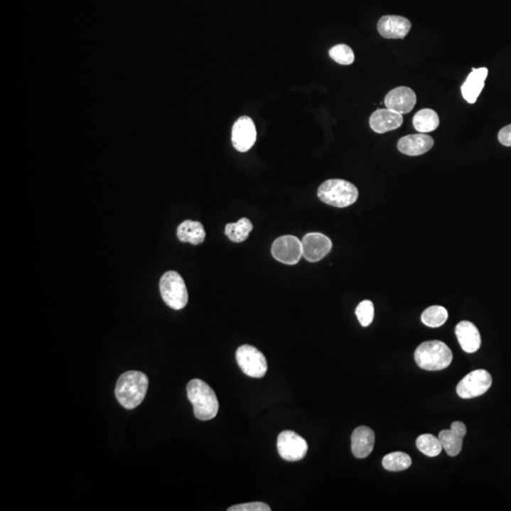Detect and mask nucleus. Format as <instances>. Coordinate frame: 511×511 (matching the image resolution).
<instances>
[{"label":"nucleus","mask_w":511,"mask_h":511,"mask_svg":"<svg viewBox=\"0 0 511 511\" xmlns=\"http://www.w3.org/2000/svg\"><path fill=\"white\" fill-rule=\"evenodd\" d=\"M466 434L467 428L461 421L453 422L450 430H443L439 433V439L447 455L456 456L461 453Z\"/></svg>","instance_id":"obj_14"},{"label":"nucleus","mask_w":511,"mask_h":511,"mask_svg":"<svg viewBox=\"0 0 511 511\" xmlns=\"http://www.w3.org/2000/svg\"><path fill=\"white\" fill-rule=\"evenodd\" d=\"M375 434L370 427L360 426L351 436V451L357 458H365L372 453Z\"/></svg>","instance_id":"obj_18"},{"label":"nucleus","mask_w":511,"mask_h":511,"mask_svg":"<svg viewBox=\"0 0 511 511\" xmlns=\"http://www.w3.org/2000/svg\"><path fill=\"white\" fill-rule=\"evenodd\" d=\"M188 398L193 405V412L200 421L215 418L219 402L213 388L202 380L193 379L188 384Z\"/></svg>","instance_id":"obj_2"},{"label":"nucleus","mask_w":511,"mask_h":511,"mask_svg":"<svg viewBox=\"0 0 511 511\" xmlns=\"http://www.w3.org/2000/svg\"><path fill=\"white\" fill-rule=\"evenodd\" d=\"M177 238L182 242H190L197 245L203 244L205 239L204 225L200 222L187 220L177 227Z\"/></svg>","instance_id":"obj_20"},{"label":"nucleus","mask_w":511,"mask_h":511,"mask_svg":"<svg viewBox=\"0 0 511 511\" xmlns=\"http://www.w3.org/2000/svg\"><path fill=\"white\" fill-rule=\"evenodd\" d=\"M415 361L424 370H442L453 361L452 350L441 341H427L419 345L415 351Z\"/></svg>","instance_id":"obj_3"},{"label":"nucleus","mask_w":511,"mask_h":511,"mask_svg":"<svg viewBox=\"0 0 511 511\" xmlns=\"http://www.w3.org/2000/svg\"><path fill=\"white\" fill-rule=\"evenodd\" d=\"M432 136L425 135L424 133L416 135H408L399 139L398 149L404 155L418 156L429 152L434 146Z\"/></svg>","instance_id":"obj_15"},{"label":"nucleus","mask_w":511,"mask_h":511,"mask_svg":"<svg viewBox=\"0 0 511 511\" xmlns=\"http://www.w3.org/2000/svg\"><path fill=\"white\" fill-rule=\"evenodd\" d=\"M414 128L419 133H429L435 131L439 125V117L436 111L425 108L419 110L413 118Z\"/></svg>","instance_id":"obj_21"},{"label":"nucleus","mask_w":511,"mask_h":511,"mask_svg":"<svg viewBox=\"0 0 511 511\" xmlns=\"http://www.w3.org/2000/svg\"><path fill=\"white\" fill-rule=\"evenodd\" d=\"M416 104V93L407 87L394 88L384 99L385 107L402 115L411 112Z\"/></svg>","instance_id":"obj_12"},{"label":"nucleus","mask_w":511,"mask_h":511,"mask_svg":"<svg viewBox=\"0 0 511 511\" xmlns=\"http://www.w3.org/2000/svg\"><path fill=\"white\" fill-rule=\"evenodd\" d=\"M253 230L252 222L249 219L242 218L237 222L227 224L225 227V235L233 242H242L247 241L251 231Z\"/></svg>","instance_id":"obj_22"},{"label":"nucleus","mask_w":511,"mask_h":511,"mask_svg":"<svg viewBox=\"0 0 511 511\" xmlns=\"http://www.w3.org/2000/svg\"><path fill=\"white\" fill-rule=\"evenodd\" d=\"M276 446L281 458L290 462L301 461L308 452L307 441L293 431L279 434Z\"/></svg>","instance_id":"obj_8"},{"label":"nucleus","mask_w":511,"mask_h":511,"mask_svg":"<svg viewBox=\"0 0 511 511\" xmlns=\"http://www.w3.org/2000/svg\"><path fill=\"white\" fill-rule=\"evenodd\" d=\"M231 141L234 148L240 153L247 152L254 146L257 141V129L252 119L244 116L237 119L232 127Z\"/></svg>","instance_id":"obj_10"},{"label":"nucleus","mask_w":511,"mask_h":511,"mask_svg":"<svg viewBox=\"0 0 511 511\" xmlns=\"http://www.w3.org/2000/svg\"><path fill=\"white\" fill-rule=\"evenodd\" d=\"M236 360L242 372L251 378H262L267 372V358L253 345H241L236 351Z\"/></svg>","instance_id":"obj_6"},{"label":"nucleus","mask_w":511,"mask_h":511,"mask_svg":"<svg viewBox=\"0 0 511 511\" xmlns=\"http://www.w3.org/2000/svg\"><path fill=\"white\" fill-rule=\"evenodd\" d=\"M498 139L504 146L511 147V124L502 128L498 134Z\"/></svg>","instance_id":"obj_29"},{"label":"nucleus","mask_w":511,"mask_h":511,"mask_svg":"<svg viewBox=\"0 0 511 511\" xmlns=\"http://www.w3.org/2000/svg\"><path fill=\"white\" fill-rule=\"evenodd\" d=\"M416 447L424 455L430 458L438 456L443 449L441 441L430 434L419 436L416 439Z\"/></svg>","instance_id":"obj_24"},{"label":"nucleus","mask_w":511,"mask_h":511,"mask_svg":"<svg viewBox=\"0 0 511 511\" xmlns=\"http://www.w3.org/2000/svg\"><path fill=\"white\" fill-rule=\"evenodd\" d=\"M489 70L487 68H473L467 77L466 81L461 85V93L465 101L475 104L485 87Z\"/></svg>","instance_id":"obj_17"},{"label":"nucleus","mask_w":511,"mask_h":511,"mask_svg":"<svg viewBox=\"0 0 511 511\" xmlns=\"http://www.w3.org/2000/svg\"><path fill=\"white\" fill-rule=\"evenodd\" d=\"M355 313L362 327L370 326L374 319V305L370 301H364L356 308Z\"/></svg>","instance_id":"obj_27"},{"label":"nucleus","mask_w":511,"mask_h":511,"mask_svg":"<svg viewBox=\"0 0 511 511\" xmlns=\"http://www.w3.org/2000/svg\"><path fill=\"white\" fill-rule=\"evenodd\" d=\"M271 253L276 261L288 265L298 264L302 258V244L295 236L279 237L273 242Z\"/></svg>","instance_id":"obj_9"},{"label":"nucleus","mask_w":511,"mask_h":511,"mask_svg":"<svg viewBox=\"0 0 511 511\" xmlns=\"http://www.w3.org/2000/svg\"><path fill=\"white\" fill-rule=\"evenodd\" d=\"M302 256L306 261L318 262L330 252L333 242L329 237L318 232L308 233L302 239Z\"/></svg>","instance_id":"obj_11"},{"label":"nucleus","mask_w":511,"mask_h":511,"mask_svg":"<svg viewBox=\"0 0 511 511\" xmlns=\"http://www.w3.org/2000/svg\"><path fill=\"white\" fill-rule=\"evenodd\" d=\"M447 310L442 306L429 307L421 315L422 323L430 328L441 327L447 321Z\"/></svg>","instance_id":"obj_25"},{"label":"nucleus","mask_w":511,"mask_h":511,"mask_svg":"<svg viewBox=\"0 0 511 511\" xmlns=\"http://www.w3.org/2000/svg\"><path fill=\"white\" fill-rule=\"evenodd\" d=\"M148 385L149 380L146 374L141 371H127L117 382L116 398L125 409H135L144 402Z\"/></svg>","instance_id":"obj_1"},{"label":"nucleus","mask_w":511,"mask_h":511,"mask_svg":"<svg viewBox=\"0 0 511 511\" xmlns=\"http://www.w3.org/2000/svg\"><path fill=\"white\" fill-rule=\"evenodd\" d=\"M411 22L405 17L384 16L379 20V33L385 39H404L411 30Z\"/></svg>","instance_id":"obj_13"},{"label":"nucleus","mask_w":511,"mask_h":511,"mask_svg":"<svg viewBox=\"0 0 511 511\" xmlns=\"http://www.w3.org/2000/svg\"><path fill=\"white\" fill-rule=\"evenodd\" d=\"M412 465V459L407 453L402 452L391 453L382 459V466L389 472H401L407 470Z\"/></svg>","instance_id":"obj_23"},{"label":"nucleus","mask_w":511,"mask_h":511,"mask_svg":"<svg viewBox=\"0 0 511 511\" xmlns=\"http://www.w3.org/2000/svg\"><path fill=\"white\" fill-rule=\"evenodd\" d=\"M228 511H271V507L262 502L236 505L230 507Z\"/></svg>","instance_id":"obj_28"},{"label":"nucleus","mask_w":511,"mask_h":511,"mask_svg":"<svg viewBox=\"0 0 511 511\" xmlns=\"http://www.w3.org/2000/svg\"><path fill=\"white\" fill-rule=\"evenodd\" d=\"M456 335L462 350L467 353H475L481 347V335L475 324L462 321L456 328Z\"/></svg>","instance_id":"obj_19"},{"label":"nucleus","mask_w":511,"mask_h":511,"mask_svg":"<svg viewBox=\"0 0 511 511\" xmlns=\"http://www.w3.org/2000/svg\"><path fill=\"white\" fill-rule=\"evenodd\" d=\"M159 290L162 299L171 309L182 310L187 306V286L181 275L176 271H168L161 276Z\"/></svg>","instance_id":"obj_5"},{"label":"nucleus","mask_w":511,"mask_h":511,"mask_svg":"<svg viewBox=\"0 0 511 511\" xmlns=\"http://www.w3.org/2000/svg\"><path fill=\"white\" fill-rule=\"evenodd\" d=\"M402 122H404V118H402V114L388 109V108L376 110L370 119L371 129L378 134H384L398 129L402 127Z\"/></svg>","instance_id":"obj_16"},{"label":"nucleus","mask_w":511,"mask_h":511,"mask_svg":"<svg viewBox=\"0 0 511 511\" xmlns=\"http://www.w3.org/2000/svg\"><path fill=\"white\" fill-rule=\"evenodd\" d=\"M493 377L489 371L478 370L465 376L456 387V393L462 399H473L484 395L492 387Z\"/></svg>","instance_id":"obj_7"},{"label":"nucleus","mask_w":511,"mask_h":511,"mask_svg":"<svg viewBox=\"0 0 511 511\" xmlns=\"http://www.w3.org/2000/svg\"><path fill=\"white\" fill-rule=\"evenodd\" d=\"M318 195L325 204L347 208L357 201L359 191L353 183L343 179H330L319 187Z\"/></svg>","instance_id":"obj_4"},{"label":"nucleus","mask_w":511,"mask_h":511,"mask_svg":"<svg viewBox=\"0 0 511 511\" xmlns=\"http://www.w3.org/2000/svg\"><path fill=\"white\" fill-rule=\"evenodd\" d=\"M330 57L339 65H350L353 64L355 56L353 50L348 45L339 44L330 48Z\"/></svg>","instance_id":"obj_26"}]
</instances>
